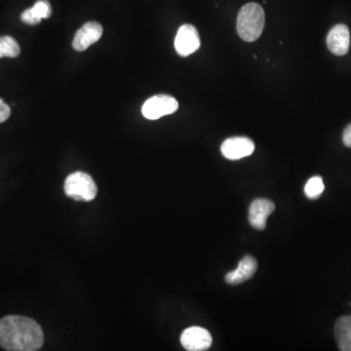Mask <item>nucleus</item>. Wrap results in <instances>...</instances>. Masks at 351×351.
Instances as JSON below:
<instances>
[{
    "label": "nucleus",
    "mask_w": 351,
    "mask_h": 351,
    "mask_svg": "<svg viewBox=\"0 0 351 351\" xmlns=\"http://www.w3.org/2000/svg\"><path fill=\"white\" fill-rule=\"evenodd\" d=\"M44 343L38 323L25 316L9 315L0 319V346L9 351H36Z\"/></svg>",
    "instance_id": "f257e3e1"
},
{
    "label": "nucleus",
    "mask_w": 351,
    "mask_h": 351,
    "mask_svg": "<svg viewBox=\"0 0 351 351\" xmlns=\"http://www.w3.org/2000/svg\"><path fill=\"white\" fill-rule=\"evenodd\" d=\"M265 11L261 5L250 2L241 8L237 17V31L241 38L253 42L260 38L265 27Z\"/></svg>",
    "instance_id": "f03ea898"
},
{
    "label": "nucleus",
    "mask_w": 351,
    "mask_h": 351,
    "mask_svg": "<svg viewBox=\"0 0 351 351\" xmlns=\"http://www.w3.org/2000/svg\"><path fill=\"white\" fill-rule=\"evenodd\" d=\"M66 196L77 201H92L97 196V185L88 174L75 172L66 178L64 185Z\"/></svg>",
    "instance_id": "7ed1b4c3"
},
{
    "label": "nucleus",
    "mask_w": 351,
    "mask_h": 351,
    "mask_svg": "<svg viewBox=\"0 0 351 351\" xmlns=\"http://www.w3.org/2000/svg\"><path fill=\"white\" fill-rule=\"evenodd\" d=\"M179 109V103L175 98L168 95H156L144 102L142 114L150 120H156L160 117L174 114Z\"/></svg>",
    "instance_id": "20e7f679"
},
{
    "label": "nucleus",
    "mask_w": 351,
    "mask_h": 351,
    "mask_svg": "<svg viewBox=\"0 0 351 351\" xmlns=\"http://www.w3.org/2000/svg\"><path fill=\"white\" fill-rule=\"evenodd\" d=\"M200 47L198 31L192 25H183L175 38L176 51L180 56L187 57Z\"/></svg>",
    "instance_id": "39448f33"
},
{
    "label": "nucleus",
    "mask_w": 351,
    "mask_h": 351,
    "mask_svg": "<svg viewBox=\"0 0 351 351\" xmlns=\"http://www.w3.org/2000/svg\"><path fill=\"white\" fill-rule=\"evenodd\" d=\"M213 339L210 333L201 327H190L185 329L181 336V343L189 351L207 350L212 346Z\"/></svg>",
    "instance_id": "423d86ee"
},
{
    "label": "nucleus",
    "mask_w": 351,
    "mask_h": 351,
    "mask_svg": "<svg viewBox=\"0 0 351 351\" xmlns=\"http://www.w3.org/2000/svg\"><path fill=\"white\" fill-rule=\"evenodd\" d=\"M255 151V144L246 137H233L222 144V155L229 160H239L250 156Z\"/></svg>",
    "instance_id": "0eeeda50"
},
{
    "label": "nucleus",
    "mask_w": 351,
    "mask_h": 351,
    "mask_svg": "<svg viewBox=\"0 0 351 351\" xmlns=\"http://www.w3.org/2000/svg\"><path fill=\"white\" fill-rule=\"evenodd\" d=\"M103 27L97 22H89L83 25L75 34L73 47L75 51H85L89 46L97 42L102 38Z\"/></svg>",
    "instance_id": "6e6552de"
},
{
    "label": "nucleus",
    "mask_w": 351,
    "mask_h": 351,
    "mask_svg": "<svg viewBox=\"0 0 351 351\" xmlns=\"http://www.w3.org/2000/svg\"><path fill=\"white\" fill-rule=\"evenodd\" d=\"M275 205L268 199L259 198L249 208V222L254 229L263 231L267 226L268 218L274 212Z\"/></svg>",
    "instance_id": "1a4fd4ad"
},
{
    "label": "nucleus",
    "mask_w": 351,
    "mask_h": 351,
    "mask_svg": "<svg viewBox=\"0 0 351 351\" xmlns=\"http://www.w3.org/2000/svg\"><path fill=\"white\" fill-rule=\"evenodd\" d=\"M327 46L337 56H343L350 50V33L346 25H337L327 36Z\"/></svg>",
    "instance_id": "9d476101"
},
{
    "label": "nucleus",
    "mask_w": 351,
    "mask_h": 351,
    "mask_svg": "<svg viewBox=\"0 0 351 351\" xmlns=\"http://www.w3.org/2000/svg\"><path fill=\"white\" fill-rule=\"evenodd\" d=\"M258 268V263L253 257L246 256L239 261L236 270L226 275V282L229 285H238L244 283L254 276Z\"/></svg>",
    "instance_id": "9b49d317"
},
{
    "label": "nucleus",
    "mask_w": 351,
    "mask_h": 351,
    "mask_svg": "<svg viewBox=\"0 0 351 351\" xmlns=\"http://www.w3.org/2000/svg\"><path fill=\"white\" fill-rule=\"evenodd\" d=\"M52 15V7L48 0H38L34 7L27 9L21 15V20L27 25H38L42 19H48Z\"/></svg>",
    "instance_id": "f8f14e48"
},
{
    "label": "nucleus",
    "mask_w": 351,
    "mask_h": 351,
    "mask_svg": "<svg viewBox=\"0 0 351 351\" xmlns=\"http://www.w3.org/2000/svg\"><path fill=\"white\" fill-rule=\"evenodd\" d=\"M335 338L341 351H351V316H343L335 325Z\"/></svg>",
    "instance_id": "ddd939ff"
},
{
    "label": "nucleus",
    "mask_w": 351,
    "mask_h": 351,
    "mask_svg": "<svg viewBox=\"0 0 351 351\" xmlns=\"http://www.w3.org/2000/svg\"><path fill=\"white\" fill-rule=\"evenodd\" d=\"M21 53L20 45L17 41L11 36H1L0 38V58L8 57L16 58Z\"/></svg>",
    "instance_id": "4468645a"
},
{
    "label": "nucleus",
    "mask_w": 351,
    "mask_h": 351,
    "mask_svg": "<svg viewBox=\"0 0 351 351\" xmlns=\"http://www.w3.org/2000/svg\"><path fill=\"white\" fill-rule=\"evenodd\" d=\"M324 189V183H323L322 178L319 176L312 177L304 187V194H306L307 198L317 199L323 194Z\"/></svg>",
    "instance_id": "2eb2a0df"
},
{
    "label": "nucleus",
    "mask_w": 351,
    "mask_h": 351,
    "mask_svg": "<svg viewBox=\"0 0 351 351\" xmlns=\"http://www.w3.org/2000/svg\"><path fill=\"white\" fill-rule=\"evenodd\" d=\"M11 114V109L9 105L0 99V123L4 122L9 118Z\"/></svg>",
    "instance_id": "dca6fc26"
},
{
    "label": "nucleus",
    "mask_w": 351,
    "mask_h": 351,
    "mask_svg": "<svg viewBox=\"0 0 351 351\" xmlns=\"http://www.w3.org/2000/svg\"><path fill=\"white\" fill-rule=\"evenodd\" d=\"M343 142L346 146L351 148V124L343 131Z\"/></svg>",
    "instance_id": "f3484780"
}]
</instances>
